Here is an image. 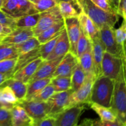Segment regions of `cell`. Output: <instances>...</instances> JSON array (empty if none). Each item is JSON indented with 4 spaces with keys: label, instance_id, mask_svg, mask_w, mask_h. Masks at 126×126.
Masks as SVG:
<instances>
[{
    "label": "cell",
    "instance_id": "6da1fadb",
    "mask_svg": "<svg viewBox=\"0 0 126 126\" xmlns=\"http://www.w3.org/2000/svg\"><path fill=\"white\" fill-rule=\"evenodd\" d=\"M82 12L87 15L99 29L104 25L114 28L119 20V16L114 13L107 12L100 8L91 0H76Z\"/></svg>",
    "mask_w": 126,
    "mask_h": 126
},
{
    "label": "cell",
    "instance_id": "7a4b0ae2",
    "mask_svg": "<svg viewBox=\"0 0 126 126\" xmlns=\"http://www.w3.org/2000/svg\"><path fill=\"white\" fill-rule=\"evenodd\" d=\"M114 84V80L109 78L103 75L97 78L92 86L89 104L95 103L108 108L111 107Z\"/></svg>",
    "mask_w": 126,
    "mask_h": 126
},
{
    "label": "cell",
    "instance_id": "3957f363",
    "mask_svg": "<svg viewBox=\"0 0 126 126\" xmlns=\"http://www.w3.org/2000/svg\"><path fill=\"white\" fill-rule=\"evenodd\" d=\"M111 108L116 112L117 118L126 124V67L114 81Z\"/></svg>",
    "mask_w": 126,
    "mask_h": 126
},
{
    "label": "cell",
    "instance_id": "277c9868",
    "mask_svg": "<svg viewBox=\"0 0 126 126\" xmlns=\"http://www.w3.org/2000/svg\"><path fill=\"white\" fill-rule=\"evenodd\" d=\"M114 28L104 25L99 29L98 35L104 45L106 52L126 59V49L117 43L114 36Z\"/></svg>",
    "mask_w": 126,
    "mask_h": 126
},
{
    "label": "cell",
    "instance_id": "5b68a950",
    "mask_svg": "<svg viewBox=\"0 0 126 126\" xmlns=\"http://www.w3.org/2000/svg\"><path fill=\"white\" fill-rule=\"evenodd\" d=\"M126 67V59L105 52L102 62V75L115 81Z\"/></svg>",
    "mask_w": 126,
    "mask_h": 126
},
{
    "label": "cell",
    "instance_id": "8992f818",
    "mask_svg": "<svg viewBox=\"0 0 126 126\" xmlns=\"http://www.w3.org/2000/svg\"><path fill=\"white\" fill-rule=\"evenodd\" d=\"M96 78L95 75H87L84 83L78 89L71 93L69 100V108L78 105H89L92 86Z\"/></svg>",
    "mask_w": 126,
    "mask_h": 126
},
{
    "label": "cell",
    "instance_id": "52a82bcc",
    "mask_svg": "<svg viewBox=\"0 0 126 126\" xmlns=\"http://www.w3.org/2000/svg\"><path fill=\"white\" fill-rule=\"evenodd\" d=\"M39 15L40 16L38 23L35 27L32 29L34 36H36L47 28L61 20L64 19L60 14L57 5L47 11L41 12Z\"/></svg>",
    "mask_w": 126,
    "mask_h": 126
},
{
    "label": "cell",
    "instance_id": "ba28073f",
    "mask_svg": "<svg viewBox=\"0 0 126 126\" xmlns=\"http://www.w3.org/2000/svg\"><path fill=\"white\" fill-rule=\"evenodd\" d=\"M86 109L84 105L73 106L55 117L54 126H76Z\"/></svg>",
    "mask_w": 126,
    "mask_h": 126
},
{
    "label": "cell",
    "instance_id": "9c48e42d",
    "mask_svg": "<svg viewBox=\"0 0 126 126\" xmlns=\"http://www.w3.org/2000/svg\"><path fill=\"white\" fill-rule=\"evenodd\" d=\"M33 121L39 120L48 116L50 112V105L47 102L33 100H22L18 102Z\"/></svg>",
    "mask_w": 126,
    "mask_h": 126
},
{
    "label": "cell",
    "instance_id": "30bf717a",
    "mask_svg": "<svg viewBox=\"0 0 126 126\" xmlns=\"http://www.w3.org/2000/svg\"><path fill=\"white\" fill-rule=\"evenodd\" d=\"M73 91L71 89L63 92H55L47 102L50 105L49 116L54 117L69 108L70 97Z\"/></svg>",
    "mask_w": 126,
    "mask_h": 126
},
{
    "label": "cell",
    "instance_id": "8fae6325",
    "mask_svg": "<svg viewBox=\"0 0 126 126\" xmlns=\"http://www.w3.org/2000/svg\"><path fill=\"white\" fill-rule=\"evenodd\" d=\"M78 63V59L76 55L70 51H68L64 55L57 65L52 78L59 76L71 77L73 71Z\"/></svg>",
    "mask_w": 126,
    "mask_h": 126
},
{
    "label": "cell",
    "instance_id": "7c38bea8",
    "mask_svg": "<svg viewBox=\"0 0 126 126\" xmlns=\"http://www.w3.org/2000/svg\"><path fill=\"white\" fill-rule=\"evenodd\" d=\"M65 30L70 42V51L76 55V44L78 41L81 32L79 23L78 17H73L64 19Z\"/></svg>",
    "mask_w": 126,
    "mask_h": 126
},
{
    "label": "cell",
    "instance_id": "4fadbf2b",
    "mask_svg": "<svg viewBox=\"0 0 126 126\" xmlns=\"http://www.w3.org/2000/svg\"><path fill=\"white\" fill-rule=\"evenodd\" d=\"M63 57V56L60 57L50 60H43L41 63L38 66V69L34 73V75L31 78L30 80L28 82H30L34 80L39 79L52 78V76L55 71L57 66L60 62Z\"/></svg>",
    "mask_w": 126,
    "mask_h": 126
},
{
    "label": "cell",
    "instance_id": "5bb4252c",
    "mask_svg": "<svg viewBox=\"0 0 126 126\" xmlns=\"http://www.w3.org/2000/svg\"><path fill=\"white\" fill-rule=\"evenodd\" d=\"M92 52L96 78L102 76V62L105 49L99 35L91 41Z\"/></svg>",
    "mask_w": 126,
    "mask_h": 126
},
{
    "label": "cell",
    "instance_id": "9a60e30c",
    "mask_svg": "<svg viewBox=\"0 0 126 126\" xmlns=\"http://www.w3.org/2000/svg\"><path fill=\"white\" fill-rule=\"evenodd\" d=\"M33 36H34V34L32 28H16L4 37L0 43L15 45L20 44Z\"/></svg>",
    "mask_w": 126,
    "mask_h": 126
},
{
    "label": "cell",
    "instance_id": "2e32d148",
    "mask_svg": "<svg viewBox=\"0 0 126 126\" xmlns=\"http://www.w3.org/2000/svg\"><path fill=\"white\" fill-rule=\"evenodd\" d=\"M43 60H43L41 57L35 59L32 62L29 63L27 65L23 66V68L17 70L12 75V78L16 79L19 80L27 84L30 80L31 78L34 75V73L38 69V66H39V65L41 63Z\"/></svg>",
    "mask_w": 126,
    "mask_h": 126
},
{
    "label": "cell",
    "instance_id": "e0dca14e",
    "mask_svg": "<svg viewBox=\"0 0 126 126\" xmlns=\"http://www.w3.org/2000/svg\"><path fill=\"white\" fill-rule=\"evenodd\" d=\"M78 18L81 31L90 41L91 42L95 37L98 36L99 28L87 15L81 12Z\"/></svg>",
    "mask_w": 126,
    "mask_h": 126
},
{
    "label": "cell",
    "instance_id": "ac0fdd59",
    "mask_svg": "<svg viewBox=\"0 0 126 126\" xmlns=\"http://www.w3.org/2000/svg\"><path fill=\"white\" fill-rule=\"evenodd\" d=\"M11 113L12 126H33V119L18 104L12 107Z\"/></svg>",
    "mask_w": 126,
    "mask_h": 126
},
{
    "label": "cell",
    "instance_id": "d6986e66",
    "mask_svg": "<svg viewBox=\"0 0 126 126\" xmlns=\"http://www.w3.org/2000/svg\"><path fill=\"white\" fill-rule=\"evenodd\" d=\"M70 42L68 38L65 29L59 36V39L55 44L53 50L46 60H50L60 57L64 56L68 52L70 51Z\"/></svg>",
    "mask_w": 126,
    "mask_h": 126
},
{
    "label": "cell",
    "instance_id": "ffe728a7",
    "mask_svg": "<svg viewBox=\"0 0 126 126\" xmlns=\"http://www.w3.org/2000/svg\"><path fill=\"white\" fill-rule=\"evenodd\" d=\"M65 29V20L64 19H62L49 28H47L46 30H44L35 37L41 44H44L48 41L54 38V37L61 34L62 32Z\"/></svg>",
    "mask_w": 126,
    "mask_h": 126
},
{
    "label": "cell",
    "instance_id": "44dd1931",
    "mask_svg": "<svg viewBox=\"0 0 126 126\" xmlns=\"http://www.w3.org/2000/svg\"><path fill=\"white\" fill-rule=\"evenodd\" d=\"M60 14L64 19L78 17L82 12L77 1H60L57 4Z\"/></svg>",
    "mask_w": 126,
    "mask_h": 126
},
{
    "label": "cell",
    "instance_id": "7402d4cb",
    "mask_svg": "<svg viewBox=\"0 0 126 126\" xmlns=\"http://www.w3.org/2000/svg\"><path fill=\"white\" fill-rule=\"evenodd\" d=\"M18 102L19 100L9 87L0 86V104L2 108L11 110L14 106L18 104Z\"/></svg>",
    "mask_w": 126,
    "mask_h": 126
},
{
    "label": "cell",
    "instance_id": "603a6c76",
    "mask_svg": "<svg viewBox=\"0 0 126 126\" xmlns=\"http://www.w3.org/2000/svg\"><path fill=\"white\" fill-rule=\"evenodd\" d=\"M6 86L9 87L14 93L16 95V97L18 98L19 102L24 100L25 98L26 94H27V84L19 81V80L16 79L14 78H9L6 80L1 86Z\"/></svg>",
    "mask_w": 126,
    "mask_h": 126
},
{
    "label": "cell",
    "instance_id": "cb8c5ba5",
    "mask_svg": "<svg viewBox=\"0 0 126 126\" xmlns=\"http://www.w3.org/2000/svg\"><path fill=\"white\" fill-rule=\"evenodd\" d=\"M89 105L91 109L98 114L100 120L113 122L117 119L116 113L111 107L108 108L95 103H90Z\"/></svg>",
    "mask_w": 126,
    "mask_h": 126
},
{
    "label": "cell",
    "instance_id": "d4e9b609",
    "mask_svg": "<svg viewBox=\"0 0 126 126\" xmlns=\"http://www.w3.org/2000/svg\"><path fill=\"white\" fill-rule=\"evenodd\" d=\"M78 59V62L86 75H95L94 64L92 52V46Z\"/></svg>",
    "mask_w": 126,
    "mask_h": 126
},
{
    "label": "cell",
    "instance_id": "484cf974",
    "mask_svg": "<svg viewBox=\"0 0 126 126\" xmlns=\"http://www.w3.org/2000/svg\"><path fill=\"white\" fill-rule=\"evenodd\" d=\"M50 81H51V78H47L39 79L28 82L27 84V94L24 100H28L30 99L34 95L43 89L47 85L50 84Z\"/></svg>",
    "mask_w": 126,
    "mask_h": 126
},
{
    "label": "cell",
    "instance_id": "4316f807",
    "mask_svg": "<svg viewBox=\"0 0 126 126\" xmlns=\"http://www.w3.org/2000/svg\"><path fill=\"white\" fill-rule=\"evenodd\" d=\"M86 79H87V75L78 63L71 75V91L75 92L84 83Z\"/></svg>",
    "mask_w": 126,
    "mask_h": 126
},
{
    "label": "cell",
    "instance_id": "83f0119b",
    "mask_svg": "<svg viewBox=\"0 0 126 126\" xmlns=\"http://www.w3.org/2000/svg\"><path fill=\"white\" fill-rule=\"evenodd\" d=\"M39 47L32 50V51L27 52L26 54H22V55H18L17 57V62L16 63V66L14 68L12 75L19 69L22 68L23 66L27 65L29 63L32 62L35 59L40 57V54H39Z\"/></svg>",
    "mask_w": 126,
    "mask_h": 126
},
{
    "label": "cell",
    "instance_id": "f1b7e54d",
    "mask_svg": "<svg viewBox=\"0 0 126 126\" xmlns=\"http://www.w3.org/2000/svg\"><path fill=\"white\" fill-rule=\"evenodd\" d=\"M39 13L26 15L15 19L16 28H32L35 27L39 19Z\"/></svg>",
    "mask_w": 126,
    "mask_h": 126
},
{
    "label": "cell",
    "instance_id": "f546056e",
    "mask_svg": "<svg viewBox=\"0 0 126 126\" xmlns=\"http://www.w3.org/2000/svg\"><path fill=\"white\" fill-rule=\"evenodd\" d=\"M41 44L35 36H33L20 44H15L18 55L26 54L40 46Z\"/></svg>",
    "mask_w": 126,
    "mask_h": 126
},
{
    "label": "cell",
    "instance_id": "4dcf8cb0",
    "mask_svg": "<svg viewBox=\"0 0 126 126\" xmlns=\"http://www.w3.org/2000/svg\"><path fill=\"white\" fill-rule=\"evenodd\" d=\"M1 10L14 19L22 17L18 10L17 0H3Z\"/></svg>",
    "mask_w": 126,
    "mask_h": 126
},
{
    "label": "cell",
    "instance_id": "1f68e13d",
    "mask_svg": "<svg viewBox=\"0 0 126 126\" xmlns=\"http://www.w3.org/2000/svg\"><path fill=\"white\" fill-rule=\"evenodd\" d=\"M50 83L54 87L55 92L66 91L71 89V77L59 76L51 78Z\"/></svg>",
    "mask_w": 126,
    "mask_h": 126
},
{
    "label": "cell",
    "instance_id": "d6a6232c",
    "mask_svg": "<svg viewBox=\"0 0 126 126\" xmlns=\"http://www.w3.org/2000/svg\"><path fill=\"white\" fill-rule=\"evenodd\" d=\"M18 55L15 45L0 43V61L17 58Z\"/></svg>",
    "mask_w": 126,
    "mask_h": 126
},
{
    "label": "cell",
    "instance_id": "836d02e7",
    "mask_svg": "<svg viewBox=\"0 0 126 126\" xmlns=\"http://www.w3.org/2000/svg\"><path fill=\"white\" fill-rule=\"evenodd\" d=\"M55 90L51 84H49L43 89L36 94L28 100L38 101V102H47L48 100L55 93Z\"/></svg>",
    "mask_w": 126,
    "mask_h": 126
},
{
    "label": "cell",
    "instance_id": "e575fe53",
    "mask_svg": "<svg viewBox=\"0 0 126 126\" xmlns=\"http://www.w3.org/2000/svg\"><path fill=\"white\" fill-rule=\"evenodd\" d=\"M60 34L54 37V38L51 39L50 40L48 41L46 43L41 44L39 48V54H40V57L43 60H46L47 57L49 55V54L52 52L58 39H59Z\"/></svg>",
    "mask_w": 126,
    "mask_h": 126
},
{
    "label": "cell",
    "instance_id": "d590c367",
    "mask_svg": "<svg viewBox=\"0 0 126 126\" xmlns=\"http://www.w3.org/2000/svg\"><path fill=\"white\" fill-rule=\"evenodd\" d=\"M91 47V42L88 38L84 35L81 30L80 35L76 44V55L78 58L79 57L87 50Z\"/></svg>",
    "mask_w": 126,
    "mask_h": 126
},
{
    "label": "cell",
    "instance_id": "8d00e7d4",
    "mask_svg": "<svg viewBox=\"0 0 126 126\" xmlns=\"http://www.w3.org/2000/svg\"><path fill=\"white\" fill-rule=\"evenodd\" d=\"M18 6V10L21 16H24L26 15L33 14L39 13L34 8L33 3L28 0H17Z\"/></svg>",
    "mask_w": 126,
    "mask_h": 126
},
{
    "label": "cell",
    "instance_id": "74e56055",
    "mask_svg": "<svg viewBox=\"0 0 126 126\" xmlns=\"http://www.w3.org/2000/svg\"><path fill=\"white\" fill-rule=\"evenodd\" d=\"M17 62V58L0 61V73L8 75L12 78V72Z\"/></svg>",
    "mask_w": 126,
    "mask_h": 126
},
{
    "label": "cell",
    "instance_id": "f35d334b",
    "mask_svg": "<svg viewBox=\"0 0 126 126\" xmlns=\"http://www.w3.org/2000/svg\"><path fill=\"white\" fill-rule=\"evenodd\" d=\"M57 4V0H35L33 4L38 12L41 13L55 7Z\"/></svg>",
    "mask_w": 126,
    "mask_h": 126
},
{
    "label": "cell",
    "instance_id": "ab89813d",
    "mask_svg": "<svg viewBox=\"0 0 126 126\" xmlns=\"http://www.w3.org/2000/svg\"><path fill=\"white\" fill-rule=\"evenodd\" d=\"M114 36L117 43L125 49V43L126 39V20H123V23L118 29L114 30Z\"/></svg>",
    "mask_w": 126,
    "mask_h": 126
},
{
    "label": "cell",
    "instance_id": "60d3db41",
    "mask_svg": "<svg viewBox=\"0 0 126 126\" xmlns=\"http://www.w3.org/2000/svg\"><path fill=\"white\" fill-rule=\"evenodd\" d=\"M0 126H12L11 110L0 108Z\"/></svg>",
    "mask_w": 126,
    "mask_h": 126
},
{
    "label": "cell",
    "instance_id": "b9f144b4",
    "mask_svg": "<svg viewBox=\"0 0 126 126\" xmlns=\"http://www.w3.org/2000/svg\"><path fill=\"white\" fill-rule=\"evenodd\" d=\"M0 24L11 27L12 30L16 28V25H15L14 18L10 17L6 13L2 12L1 10H0Z\"/></svg>",
    "mask_w": 126,
    "mask_h": 126
},
{
    "label": "cell",
    "instance_id": "7bdbcfd3",
    "mask_svg": "<svg viewBox=\"0 0 126 126\" xmlns=\"http://www.w3.org/2000/svg\"><path fill=\"white\" fill-rule=\"evenodd\" d=\"M94 4L107 12L116 14L110 3L109 0H91Z\"/></svg>",
    "mask_w": 126,
    "mask_h": 126
},
{
    "label": "cell",
    "instance_id": "ee69618b",
    "mask_svg": "<svg viewBox=\"0 0 126 126\" xmlns=\"http://www.w3.org/2000/svg\"><path fill=\"white\" fill-rule=\"evenodd\" d=\"M126 124L122 123L117 118L114 121H104L100 119L93 120V126H124Z\"/></svg>",
    "mask_w": 126,
    "mask_h": 126
},
{
    "label": "cell",
    "instance_id": "f6af8a7d",
    "mask_svg": "<svg viewBox=\"0 0 126 126\" xmlns=\"http://www.w3.org/2000/svg\"><path fill=\"white\" fill-rule=\"evenodd\" d=\"M55 118L47 116L39 120L33 121V126H54Z\"/></svg>",
    "mask_w": 126,
    "mask_h": 126
},
{
    "label": "cell",
    "instance_id": "bcb514c9",
    "mask_svg": "<svg viewBox=\"0 0 126 126\" xmlns=\"http://www.w3.org/2000/svg\"><path fill=\"white\" fill-rule=\"evenodd\" d=\"M116 13L118 16H120L124 20L126 19V0H119L117 6Z\"/></svg>",
    "mask_w": 126,
    "mask_h": 126
},
{
    "label": "cell",
    "instance_id": "7dc6e473",
    "mask_svg": "<svg viewBox=\"0 0 126 126\" xmlns=\"http://www.w3.org/2000/svg\"><path fill=\"white\" fill-rule=\"evenodd\" d=\"M12 30H13L11 27L0 24V36H6V35L9 34Z\"/></svg>",
    "mask_w": 126,
    "mask_h": 126
},
{
    "label": "cell",
    "instance_id": "c3c4849f",
    "mask_svg": "<svg viewBox=\"0 0 126 126\" xmlns=\"http://www.w3.org/2000/svg\"><path fill=\"white\" fill-rule=\"evenodd\" d=\"M9 78H11V76L9 75L0 73V86H1Z\"/></svg>",
    "mask_w": 126,
    "mask_h": 126
},
{
    "label": "cell",
    "instance_id": "681fc988",
    "mask_svg": "<svg viewBox=\"0 0 126 126\" xmlns=\"http://www.w3.org/2000/svg\"><path fill=\"white\" fill-rule=\"evenodd\" d=\"M92 122H93V120H92V119H85L81 124L76 126H90L92 123Z\"/></svg>",
    "mask_w": 126,
    "mask_h": 126
},
{
    "label": "cell",
    "instance_id": "f907efd6",
    "mask_svg": "<svg viewBox=\"0 0 126 126\" xmlns=\"http://www.w3.org/2000/svg\"><path fill=\"white\" fill-rule=\"evenodd\" d=\"M119 0H109L111 6L112 8L113 9V10L115 11V12H116V8H117V6H118V2H119Z\"/></svg>",
    "mask_w": 126,
    "mask_h": 126
},
{
    "label": "cell",
    "instance_id": "816d5d0a",
    "mask_svg": "<svg viewBox=\"0 0 126 126\" xmlns=\"http://www.w3.org/2000/svg\"><path fill=\"white\" fill-rule=\"evenodd\" d=\"M57 2H60V1H76V0H57Z\"/></svg>",
    "mask_w": 126,
    "mask_h": 126
},
{
    "label": "cell",
    "instance_id": "f5cc1de1",
    "mask_svg": "<svg viewBox=\"0 0 126 126\" xmlns=\"http://www.w3.org/2000/svg\"><path fill=\"white\" fill-rule=\"evenodd\" d=\"M2 1H3V0H0V10H1V7H2Z\"/></svg>",
    "mask_w": 126,
    "mask_h": 126
},
{
    "label": "cell",
    "instance_id": "db71d44e",
    "mask_svg": "<svg viewBox=\"0 0 126 126\" xmlns=\"http://www.w3.org/2000/svg\"><path fill=\"white\" fill-rule=\"evenodd\" d=\"M28 1H30L31 2H32V3H34V2L35 1V0H28Z\"/></svg>",
    "mask_w": 126,
    "mask_h": 126
},
{
    "label": "cell",
    "instance_id": "11a10c76",
    "mask_svg": "<svg viewBox=\"0 0 126 126\" xmlns=\"http://www.w3.org/2000/svg\"><path fill=\"white\" fill-rule=\"evenodd\" d=\"M90 126H93V122H92V124H91V125Z\"/></svg>",
    "mask_w": 126,
    "mask_h": 126
},
{
    "label": "cell",
    "instance_id": "9f6ffc18",
    "mask_svg": "<svg viewBox=\"0 0 126 126\" xmlns=\"http://www.w3.org/2000/svg\"><path fill=\"white\" fill-rule=\"evenodd\" d=\"M2 108V106H1V105L0 104V108Z\"/></svg>",
    "mask_w": 126,
    "mask_h": 126
},
{
    "label": "cell",
    "instance_id": "6f0895ef",
    "mask_svg": "<svg viewBox=\"0 0 126 126\" xmlns=\"http://www.w3.org/2000/svg\"></svg>",
    "mask_w": 126,
    "mask_h": 126
}]
</instances>
